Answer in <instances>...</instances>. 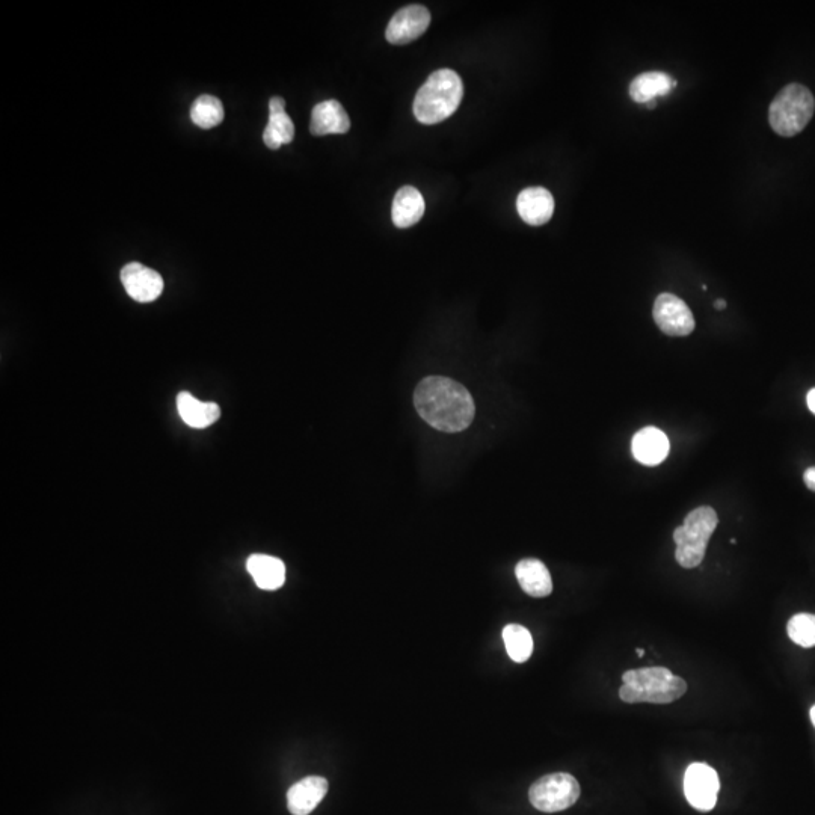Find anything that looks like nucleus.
Segmentation results:
<instances>
[{
	"instance_id": "f8f14e48",
	"label": "nucleus",
	"mask_w": 815,
	"mask_h": 815,
	"mask_svg": "<svg viewBox=\"0 0 815 815\" xmlns=\"http://www.w3.org/2000/svg\"><path fill=\"white\" fill-rule=\"evenodd\" d=\"M351 129V120L342 103L326 100L317 103L311 112L310 132L314 136L343 135Z\"/></svg>"
},
{
	"instance_id": "bb28decb",
	"label": "nucleus",
	"mask_w": 815,
	"mask_h": 815,
	"mask_svg": "<svg viewBox=\"0 0 815 815\" xmlns=\"http://www.w3.org/2000/svg\"><path fill=\"white\" fill-rule=\"evenodd\" d=\"M714 307H716V310H725L726 302L723 301V299H717V301L714 302Z\"/></svg>"
},
{
	"instance_id": "393cba45",
	"label": "nucleus",
	"mask_w": 815,
	"mask_h": 815,
	"mask_svg": "<svg viewBox=\"0 0 815 815\" xmlns=\"http://www.w3.org/2000/svg\"><path fill=\"white\" fill-rule=\"evenodd\" d=\"M803 480H805V485L815 493V467L808 468V470L805 471Z\"/></svg>"
},
{
	"instance_id": "b1692460",
	"label": "nucleus",
	"mask_w": 815,
	"mask_h": 815,
	"mask_svg": "<svg viewBox=\"0 0 815 815\" xmlns=\"http://www.w3.org/2000/svg\"><path fill=\"white\" fill-rule=\"evenodd\" d=\"M281 112H286V100L281 97H272L269 100V114H281Z\"/></svg>"
},
{
	"instance_id": "6ab92c4d",
	"label": "nucleus",
	"mask_w": 815,
	"mask_h": 815,
	"mask_svg": "<svg viewBox=\"0 0 815 815\" xmlns=\"http://www.w3.org/2000/svg\"><path fill=\"white\" fill-rule=\"evenodd\" d=\"M677 87V80L662 71H649L634 77L630 97L636 103H649L660 96H668Z\"/></svg>"
},
{
	"instance_id": "f257e3e1",
	"label": "nucleus",
	"mask_w": 815,
	"mask_h": 815,
	"mask_svg": "<svg viewBox=\"0 0 815 815\" xmlns=\"http://www.w3.org/2000/svg\"><path fill=\"white\" fill-rule=\"evenodd\" d=\"M414 406L428 425L455 434L473 423L476 405L467 388L444 376H428L414 391Z\"/></svg>"
},
{
	"instance_id": "c756f323",
	"label": "nucleus",
	"mask_w": 815,
	"mask_h": 815,
	"mask_svg": "<svg viewBox=\"0 0 815 815\" xmlns=\"http://www.w3.org/2000/svg\"><path fill=\"white\" fill-rule=\"evenodd\" d=\"M636 651H637V656H639V657L645 656V651H643V649H636Z\"/></svg>"
},
{
	"instance_id": "cd10ccee",
	"label": "nucleus",
	"mask_w": 815,
	"mask_h": 815,
	"mask_svg": "<svg viewBox=\"0 0 815 815\" xmlns=\"http://www.w3.org/2000/svg\"><path fill=\"white\" fill-rule=\"evenodd\" d=\"M809 717H811L812 725L815 728V705H812L811 711H809Z\"/></svg>"
},
{
	"instance_id": "9d476101",
	"label": "nucleus",
	"mask_w": 815,
	"mask_h": 815,
	"mask_svg": "<svg viewBox=\"0 0 815 815\" xmlns=\"http://www.w3.org/2000/svg\"><path fill=\"white\" fill-rule=\"evenodd\" d=\"M121 283L127 295L142 304L156 301L165 289L159 272L138 262L129 263L121 269Z\"/></svg>"
},
{
	"instance_id": "39448f33",
	"label": "nucleus",
	"mask_w": 815,
	"mask_h": 815,
	"mask_svg": "<svg viewBox=\"0 0 815 815\" xmlns=\"http://www.w3.org/2000/svg\"><path fill=\"white\" fill-rule=\"evenodd\" d=\"M814 111L815 100L811 91L803 85H788L770 105V126L778 135L790 138L808 126Z\"/></svg>"
},
{
	"instance_id": "dca6fc26",
	"label": "nucleus",
	"mask_w": 815,
	"mask_h": 815,
	"mask_svg": "<svg viewBox=\"0 0 815 815\" xmlns=\"http://www.w3.org/2000/svg\"><path fill=\"white\" fill-rule=\"evenodd\" d=\"M521 589L533 598H544L553 592V580L547 566L538 559H524L515 568Z\"/></svg>"
},
{
	"instance_id": "5701e85b",
	"label": "nucleus",
	"mask_w": 815,
	"mask_h": 815,
	"mask_svg": "<svg viewBox=\"0 0 815 815\" xmlns=\"http://www.w3.org/2000/svg\"><path fill=\"white\" fill-rule=\"evenodd\" d=\"M787 633L796 645L802 648L815 646V615L799 613L788 621Z\"/></svg>"
},
{
	"instance_id": "0eeeda50",
	"label": "nucleus",
	"mask_w": 815,
	"mask_h": 815,
	"mask_svg": "<svg viewBox=\"0 0 815 815\" xmlns=\"http://www.w3.org/2000/svg\"><path fill=\"white\" fill-rule=\"evenodd\" d=\"M720 790L719 776L713 767L704 763H693L684 775V794L687 802L701 812H708L716 806Z\"/></svg>"
},
{
	"instance_id": "4be33fe9",
	"label": "nucleus",
	"mask_w": 815,
	"mask_h": 815,
	"mask_svg": "<svg viewBox=\"0 0 815 815\" xmlns=\"http://www.w3.org/2000/svg\"><path fill=\"white\" fill-rule=\"evenodd\" d=\"M295 138V124L292 118L281 112V114H269V123L263 132V141L266 147L271 150H278L281 145L290 144Z\"/></svg>"
},
{
	"instance_id": "a878e982",
	"label": "nucleus",
	"mask_w": 815,
	"mask_h": 815,
	"mask_svg": "<svg viewBox=\"0 0 815 815\" xmlns=\"http://www.w3.org/2000/svg\"><path fill=\"white\" fill-rule=\"evenodd\" d=\"M806 403H808L809 411L815 416V388H812L806 394Z\"/></svg>"
},
{
	"instance_id": "423d86ee",
	"label": "nucleus",
	"mask_w": 815,
	"mask_h": 815,
	"mask_svg": "<svg viewBox=\"0 0 815 815\" xmlns=\"http://www.w3.org/2000/svg\"><path fill=\"white\" fill-rule=\"evenodd\" d=\"M580 797V784L569 773H551L530 787V803L541 812H560L571 808Z\"/></svg>"
},
{
	"instance_id": "6e6552de",
	"label": "nucleus",
	"mask_w": 815,
	"mask_h": 815,
	"mask_svg": "<svg viewBox=\"0 0 815 815\" xmlns=\"http://www.w3.org/2000/svg\"><path fill=\"white\" fill-rule=\"evenodd\" d=\"M652 316L660 330L671 337L690 336L695 330V317L686 302L672 293H662L654 302Z\"/></svg>"
},
{
	"instance_id": "1a4fd4ad",
	"label": "nucleus",
	"mask_w": 815,
	"mask_h": 815,
	"mask_svg": "<svg viewBox=\"0 0 815 815\" xmlns=\"http://www.w3.org/2000/svg\"><path fill=\"white\" fill-rule=\"evenodd\" d=\"M431 25V13L422 5H410L394 14L387 26L388 43L410 44L422 37Z\"/></svg>"
},
{
	"instance_id": "a211bd4d",
	"label": "nucleus",
	"mask_w": 815,
	"mask_h": 815,
	"mask_svg": "<svg viewBox=\"0 0 815 815\" xmlns=\"http://www.w3.org/2000/svg\"><path fill=\"white\" fill-rule=\"evenodd\" d=\"M425 207L423 195L416 188L403 186L393 200L391 218L394 225L399 228L413 227L425 215Z\"/></svg>"
},
{
	"instance_id": "9b49d317",
	"label": "nucleus",
	"mask_w": 815,
	"mask_h": 815,
	"mask_svg": "<svg viewBox=\"0 0 815 815\" xmlns=\"http://www.w3.org/2000/svg\"><path fill=\"white\" fill-rule=\"evenodd\" d=\"M328 781L322 776H308L292 785L287 793V808L293 815H308L328 793Z\"/></svg>"
},
{
	"instance_id": "f3484780",
	"label": "nucleus",
	"mask_w": 815,
	"mask_h": 815,
	"mask_svg": "<svg viewBox=\"0 0 815 815\" xmlns=\"http://www.w3.org/2000/svg\"><path fill=\"white\" fill-rule=\"evenodd\" d=\"M177 410L183 422L194 429L209 428L215 425L221 416V410L216 403L201 402L188 391H182L177 396Z\"/></svg>"
},
{
	"instance_id": "c85d7f7f",
	"label": "nucleus",
	"mask_w": 815,
	"mask_h": 815,
	"mask_svg": "<svg viewBox=\"0 0 815 815\" xmlns=\"http://www.w3.org/2000/svg\"><path fill=\"white\" fill-rule=\"evenodd\" d=\"M646 106H648L649 109H654L657 106V102L656 100H652V102L646 103Z\"/></svg>"
},
{
	"instance_id": "20e7f679",
	"label": "nucleus",
	"mask_w": 815,
	"mask_h": 815,
	"mask_svg": "<svg viewBox=\"0 0 815 815\" xmlns=\"http://www.w3.org/2000/svg\"><path fill=\"white\" fill-rule=\"evenodd\" d=\"M717 524L719 518L716 511L710 506H701L687 515L683 526L675 529V559L683 568L692 569L701 565Z\"/></svg>"
},
{
	"instance_id": "4468645a",
	"label": "nucleus",
	"mask_w": 815,
	"mask_h": 815,
	"mask_svg": "<svg viewBox=\"0 0 815 815\" xmlns=\"http://www.w3.org/2000/svg\"><path fill=\"white\" fill-rule=\"evenodd\" d=\"M517 209L526 224L544 225L554 213V198L545 188H527L518 195Z\"/></svg>"
},
{
	"instance_id": "ddd939ff",
	"label": "nucleus",
	"mask_w": 815,
	"mask_h": 815,
	"mask_svg": "<svg viewBox=\"0 0 815 815\" xmlns=\"http://www.w3.org/2000/svg\"><path fill=\"white\" fill-rule=\"evenodd\" d=\"M669 449H671V444H669L665 432L654 428V426L643 428L642 431L634 435L633 441H631V450H633L636 461L643 465H649V467L662 464L668 458Z\"/></svg>"
},
{
	"instance_id": "f03ea898",
	"label": "nucleus",
	"mask_w": 815,
	"mask_h": 815,
	"mask_svg": "<svg viewBox=\"0 0 815 815\" xmlns=\"http://www.w3.org/2000/svg\"><path fill=\"white\" fill-rule=\"evenodd\" d=\"M464 97V84L456 71H435L414 99V115L420 123L438 124L455 114Z\"/></svg>"
},
{
	"instance_id": "aec40b11",
	"label": "nucleus",
	"mask_w": 815,
	"mask_h": 815,
	"mask_svg": "<svg viewBox=\"0 0 815 815\" xmlns=\"http://www.w3.org/2000/svg\"><path fill=\"white\" fill-rule=\"evenodd\" d=\"M506 651L515 663H524L532 657L533 639L530 631L523 625H506L502 633Z\"/></svg>"
},
{
	"instance_id": "412c9836",
	"label": "nucleus",
	"mask_w": 815,
	"mask_h": 815,
	"mask_svg": "<svg viewBox=\"0 0 815 815\" xmlns=\"http://www.w3.org/2000/svg\"><path fill=\"white\" fill-rule=\"evenodd\" d=\"M225 112L221 100L215 96L198 97L191 108V120L200 129H213L224 121Z\"/></svg>"
},
{
	"instance_id": "7ed1b4c3",
	"label": "nucleus",
	"mask_w": 815,
	"mask_h": 815,
	"mask_svg": "<svg viewBox=\"0 0 815 815\" xmlns=\"http://www.w3.org/2000/svg\"><path fill=\"white\" fill-rule=\"evenodd\" d=\"M619 698L627 704H671L687 692V683L666 668H643L622 675Z\"/></svg>"
},
{
	"instance_id": "2eb2a0df",
	"label": "nucleus",
	"mask_w": 815,
	"mask_h": 815,
	"mask_svg": "<svg viewBox=\"0 0 815 815\" xmlns=\"http://www.w3.org/2000/svg\"><path fill=\"white\" fill-rule=\"evenodd\" d=\"M247 569L263 591H277L286 583V565L278 557L253 554L247 560Z\"/></svg>"
}]
</instances>
